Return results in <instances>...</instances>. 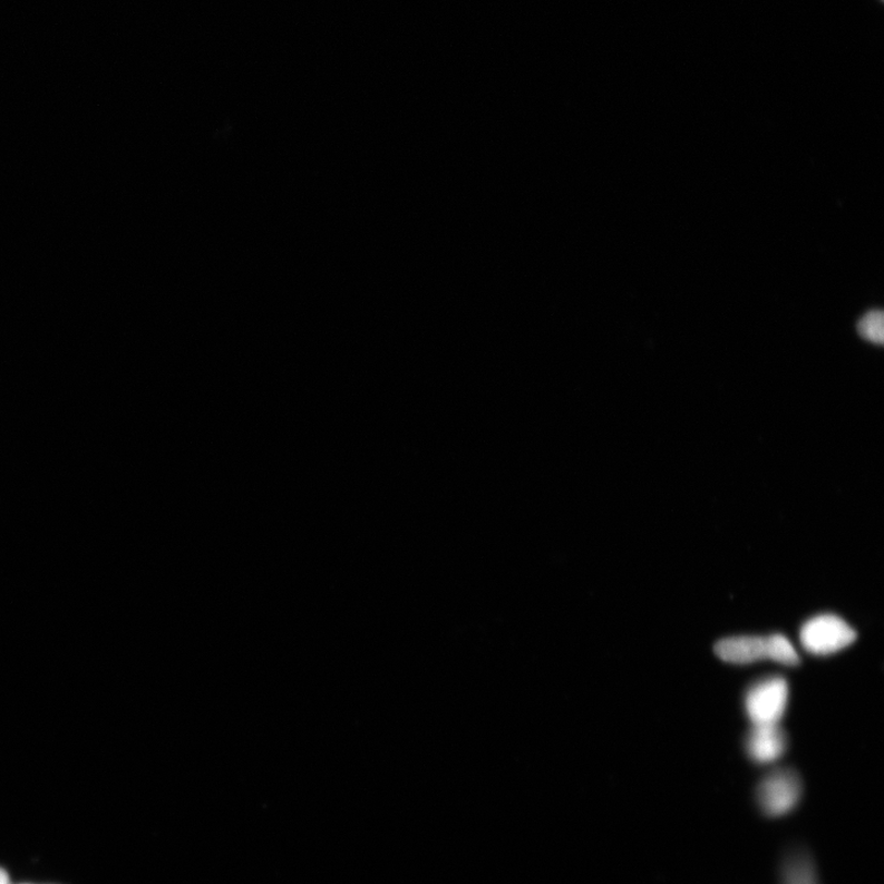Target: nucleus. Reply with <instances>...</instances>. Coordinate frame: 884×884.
<instances>
[{"label": "nucleus", "mask_w": 884, "mask_h": 884, "mask_svg": "<svg viewBox=\"0 0 884 884\" xmlns=\"http://www.w3.org/2000/svg\"><path fill=\"white\" fill-rule=\"evenodd\" d=\"M716 652L722 661L736 664L761 660H771L786 666L800 663L791 641L781 634L726 638L719 641Z\"/></svg>", "instance_id": "obj_1"}, {"label": "nucleus", "mask_w": 884, "mask_h": 884, "mask_svg": "<svg viewBox=\"0 0 884 884\" xmlns=\"http://www.w3.org/2000/svg\"><path fill=\"white\" fill-rule=\"evenodd\" d=\"M23 884H29V883H23Z\"/></svg>", "instance_id": "obj_8"}, {"label": "nucleus", "mask_w": 884, "mask_h": 884, "mask_svg": "<svg viewBox=\"0 0 884 884\" xmlns=\"http://www.w3.org/2000/svg\"><path fill=\"white\" fill-rule=\"evenodd\" d=\"M803 784L793 770H775L759 784L758 804L767 816L779 817L789 814L800 800Z\"/></svg>", "instance_id": "obj_4"}, {"label": "nucleus", "mask_w": 884, "mask_h": 884, "mask_svg": "<svg viewBox=\"0 0 884 884\" xmlns=\"http://www.w3.org/2000/svg\"><path fill=\"white\" fill-rule=\"evenodd\" d=\"M0 884H11L10 878L3 868H0Z\"/></svg>", "instance_id": "obj_7"}, {"label": "nucleus", "mask_w": 884, "mask_h": 884, "mask_svg": "<svg viewBox=\"0 0 884 884\" xmlns=\"http://www.w3.org/2000/svg\"><path fill=\"white\" fill-rule=\"evenodd\" d=\"M803 647L814 655L826 657L851 647L856 640L854 628L835 614L810 618L800 633Z\"/></svg>", "instance_id": "obj_2"}, {"label": "nucleus", "mask_w": 884, "mask_h": 884, "mask_svg": "<svg viewBox=\"0 0 884 884\" xmlns=\"http://www.w3.org/2000/svg\"><path fill=\"white\" fill-rule=\"evenodd\" d=\"M859 336L874 344H882L884 341V318L878 310L870 311L864 314L857 323Z\"/></svg>", "instance_id": "obj_6"}, {"label": "nucleus", "mask_w": 884, "mask_h": 884, "mask_svg": "<svg viewBox=\"0 0 884 884\" xmlns=\"http://www.w3.org/2000/svg\"><path fill=\"white\" fill-rule=\"evenodd\" d=\"M789 686L783 677L774 676L756 682L745 698L747 716L754 725L778 723L784 717Z\"/></svg>", "instance_id": "obj_3"}, {"label": "nucleus", "mask_w": 884, "mask_h": 884, "mask_svg": "<svg viewBox=\"0 0 884 884\" xmlns=\"http://www.w3.org/2000/svg\"><path fill=\"white\" fill-rule=\"evenodd\" d=\"M786 746V735L778 723L754 725L746 741L748 756L760 765L778 760Z\"/></svg>", "instance_id": "obj_5"}]
</instances>
